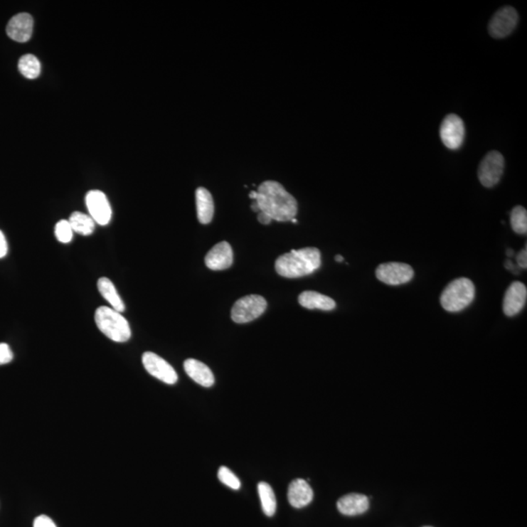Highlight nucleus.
<instances>
[{
	"mask_svg": "<svg viewBox=\"0 0 527 527\" xmlns=\"http://www.w3.org/2000/svg\"><path fill=\"white\" fill-rule=\"evenodd\" d=\"M33 31V19L28 13H20L14 16L8 23L6 28L8 36L21 43L30 41Z\"/></svg>",
	"mask_w": 527,
	"mask_h": 527,
	"instance_id": "ddd939ff",
	"label": "nucleus"
},
{
	"mask_svg": "<svg viewBox=\"0 0 527 527\" xmlns=\"http://www.w3.org/2000/svg\"><path fill=\"white\" fill-rule=\"evenodd\" d=\"M20 73L28 80H35L41 73V64L36 56L31 54L23 55L18 64Z\"/></svg>",
	"mask_w": 527,
	"mask_h": 527,
	"instance_id": "5701e85b",
	"label": "nucleus"
},
{
	"mask_svg": "<svg viewBox=\"0 0 527 527\" xmlns=\"http://www.w3.org/2000/svg\"><path fill=\"white\" fill-rule=\"evenodd\" d=\"M55 235L60 243H69L73 240V230L70 222L67 220H61L55 225Z\"/></svg>",
	"mask_w": 527,
	"mask_h": 527,
	"instance_id": "393cba45",
	"label": "nucleus"
},
{
	"mask_svg": "<svg viewBox=\"0 0 527 527\" xmlns=\"http://www.w3.org/2000/svg\"><path fill=\"white\" fill-rule=\"evenodd\" d=\"M69 222L72 225L73 233L85 235V237L92 235L95 230L96 223L91 218L90 215L81 213V212H73L70 215Z\"/></svg>",
	"mask_w": 527,
	"mask_h": 527,
	"instance_id": "412c9836",
	"label": "nucleus"
},
{
	"mask_svg": "<svg viewBox=\"0 0 527 527\" xmlns=\"http://www.w3.org/2000/svg\"><path fill=\"white\" fill-rule=\"evenodd\" d=\"M476 295V288L472 280L459 277L451 282L440 296V304L445 311L458 313L471 305Z\"/></svg>",
	"mask_w": 527,
	"mask_h": 527,
	"instance_id": "20e7f679",
	"label": "nucleus"
},
{
	"mask_svg": "<svg viewBox=\"0 0 527 527\" xmlns=\"http://www.w3.org/2000/svg\"><path fill=\"white\" fill-rule=\"evenodd\" d=\"M511 225L513 232L518 235H526L527 233V212L523 206L513 207L511 212Z\"/></svg>",
	"mask_w": 527,
	"mask_h": 527,
	"instance_id": "b1692460",
	"label": "nucleus"
},
{
	"mask_svg": "<svg viewBox=\"0 0 527 527\" xmlns=\"http://www.w3.org/2000/svg\"><path fill=\"white\" fill-rule=\"evenodd\" d=\"M287 497L292 507L301 509L313 501L314 491L305 479H297L289 484Z\"/></svg>",
	"mask_w": 527,
	"mask_h": 527,
	"instance_id": "2eb2a0df",
	"label": "nucleus"
},
{
	"mask_svg": "<svg viewBox=\"0 0 527 527\" xmlns=\"http://www.w3.org/2000/svg\"><path fill=\"white\" fill-rule=\"evenodd\" d=\"M443 145L450 149H457L462 146L465 137L463 120L456 115H449L443 119L440 130Z\"/></svg>",
	"mask_w": 527,
	"mask_h": 527,
	"instance_id": "9b49d317",
	"label": "nucleus"
},
{
	"mask_svg": "<svg viewBox=\"0 0 527 527\" xmlns=\"http://www.w3.org/2000/svg\"><path fill=\"white\" fill-rule=\"evenodd\" d=\"M7 252L8 245L6 238H5L4 233L0 230V259L4 258V257L6 256Z\"/></svg>",
	"mask_w": 527,
	"mask_h": 527,
	"instance_id": "c756f323",
	"label": "nucleus"
},
{
	"mask_svg": "<svg viewBox=\"0 0 527 527\" xmlns=\"http://www.w3.org/2000/svg\"><path fill=\"white\" fill-rule=\"evenodd\" d=\"M183 369L190 378L201 386L206 388L213 386L215 382L213 372L206 364L196 359L188 358L183 363Z\"/></svg>",
	"mask_w": 527,
	"mask_h": 527,
	"instance_id": "f3484780",
	"label": "nucleus"
},
{
	"mask_svg": "<svg viewBox=\"0 0 527 527\" xmlns=\"http://www.w3.org/2000/svg\"><path fill=\"white\" fill-rule=\"evenodd\" d=\"M218 478L223 484L227 485L230 489L235 490L240 489L241 484L240 479L227 467L223 466L219 469Z\"/></svg>",
	"mask_w": 527,
	"mask_h": 527,
	"instance_id": "a878e982",
	"label": "nucleus"
},
{
	"mask_svg": "<svg viewBox=\"0 0 527 527\" xmlns=\"http://www.w3.org/2000/svg\"><path fill=\"white\" fill-rule=\"evenodd\" d=\"M337 508L339 512L345 516L363 515L369 509V499L366 495L351 493L340 498Z\"/></svg>",
	"mask_w": 527,
	"mask_h": 527,
	"instance_id": "dca6fc26",
	"label": "nucleus"
},
{
	"mask_svg": "<svg viewBox=\"0 0 527 527\" xmlns=\"http://www.w3.org/2000/svg\"><path fill=\"white\" fill-rule=\"evenodd\" d=\"M233 262V249L227 241L214 246L206 256V265L212 271L229 269Z\"/></svg>",
	"mask_w": 527,
	"mask_h": 527,
	"instance_id": "4468645a",
	"label": "nucleus"
},
{
	"mask_svg": "<svg viewBox=\"0 0 527 527\" xmlns=\"http://www.w3.org/2000/svg\"><path fill=\"white\" fill-rule=\"evenodd\" d=\"M251 208H252V211L254 212H260V207H259L258 203H257L256 201H253L252 206H251Z\"/></svg>",
	"mask_w": 527,
	"mask_h": 527,
	"instance_id": "2f4dec72",
	"label": "nucleus"
},
{
	"mask_svg": "<svg viewBox=\"0 0 527 527\" xmlns=\"http://www.w3.org/2000/svg\"><path fill=\"white\" fill-rule=\"evenodd\" d=\"M518 15L515 8H501L490 20L489 30L490 36L495 38H503L510 36L518 23Z\"/></svg>",
	"mask_w": 527,
	"mask_h": 527,
	"instance_id": "6e6552de",
	"label": "nucleus"
},
{
	"mask_svg": "<svg viewBox=\"0 0 527 527\" xmlns=\"http://www.w3.org/2000/svg\"><path fill=\"white\" fill-rule=\"evenodd\" d=\"M376 277L388 285H400L412 280L414 271L408 264L389 262L377 267Z\"/></svg>",
	"mask_w": 527,
	"mask_h": 527,
	"instance_id": "0eeeda50",
	"label": "nucleus"
},
{
	"mask_svg": "<svg viewBox=\"0 0 527 527\" xmlns=\"http://www.w3.org/2000/svg\"><path fill=\"white\" fill-rule=\"evenodd\" d=\"M335 260L341 263V262L344 261V258H343V257L341 255H336V257H335Z\"/></svg>",
	"mask_w": 527,
	"mask_h": 527,
	"instance_id": "72a5a7b5",
	"label": "nucleus"
},
{
	"mask_svg": "<svg viewBox=\"0 0 527 527\" xmlns=\"http://www.w3.org/2000/svg\"><path fill=\"white\" fill-rule=\"evenodd\" d=\"M425 527H431V526H425Z\"/></svg>",
	"mask_w": 527,
	"mask_h": 527,
	"instance_id": "f704fd0d",
	"label": "nucleus"
},
{
	"mask_svg": "<svg viewBox=\"0 0 527 527\" xmlns=\"http://www.w3.org/2000/svg\"><path fill=\"white\" fill-rule=\"evenodd\" d=\"M257 196H258V193H257V191H251L250 193H249V198L254 199V201H256Z\"/></svg>",
	"mask_w": 527,
	"mask_h": 527,
	"instance_id": "473e14b6",
	"label": "nucleus"
},
{
	"mask_svg": "<svg viewBox=\"0 0 527 527\" xmlns=\"http://www.w3.org/2000/svg\"><path fill=\"white\" fill-rule=\"evenodd\" d=\"M13 353L9 346L5 343H0V366L11 363Z\"/></svg>",
	"mask_w": 527,
	"mask_h": 527,
	"instance_id": "bb28decb",
	"label": "nucleus"
},
{
	"mask_svg": "<svg viewBox=\"0 0 527 527\" xmlns=\"http://www.w3.org/2000/svg\"><path fill=\"white\" fill-rule=\"evenodd\" d=\"M516 262H518V266L521 269H526L527 267V249L526 246L521 251L520 253L516 255Z\"/></svg>",
	"mask_w": 527,
	"mask_h": 527,
	"instance_id": "c85d7f7f",
	"label": "nucleus"
},
{
	"mask_svg": "<svg viewBox=\"0 0 527 527\" xmlns=\"http://www.w3.org/2000/svg\"><path fill=\"white\" fill-rule=\"evenodd\" d=\"M321 266V251L316 247L291 250L289 253L280 256L275 265L277 274L287 279H296L313 274Z\"/></svg>",
	"mask_w": 527,
	"mask_h": 527,
	"instance_id": "f03ea898",
	"label": "nucleus"
},
{
	"mask_svg": "<svg viewBox=\"0 0 527 527\" xmlns=\"http://www.w3.org/2000/svg\"><path fill=\"white\" fill-rule=\"evenodd\" d=\"M259 496H260L262 509L265 515L272 516L277 511V498L271 485L267 482H260L258 484Z\"/></svg>",
	"mask_w": 527,
	"mask_h": 527,
	"instance_id": "4be33fe9",
	"label": "nucleus"
},
{
	"mask_svg": "<svg viewBox=\"0 0 527 527\" xmlns=\"http://www.w3.org/2000/svg\"><path fill=\"white\" fill-rule=\"evenodd\" d=\"M143 366L151 376L161 380L165 384L174 385L178 381V375L165 359L151 351H147L142 356Z\"/></svg>",
	"mask_w": 527,
	"mask_h": 527,
	"instance_id": "1a4fd4ad",
	"label": "nucleus"
},
{
	"mask_svg": "<svg viewBox=\"0 0 527 527\" xmlns=\"http://www.w3.org/2000/svg\"><path fill=\"white\" fill-rule=\"evenodd\" d=\"M196 211L201 224H209L214 216V201L211 193L206 188H198L196 191Z\"/></svg>",
	"mask_w": 527,
	"mask_h": 527,
	"instance_id": "6ab92c4d",
	"label": "nucleus"
},
{
	"mask_svg": "<svg viewBox=\"0 0 527 527\" xmlns=\"http://www.w3.org/2000/svg\"><path fill=\"white\" fill-rule=\"evenodd\" d=\"M298 301L301 306L309 309L329 312L336 308V302L332 298L314 291H305L301 293Z\"/></svg>",
	"mask_w": 527,
	"mask_h": 527,
	"instance_id": "a211bd4d",
	"label": "nucleus"
},
{
	"mask_svg": "<svg viewBox=\"0 0 527 527\" xmlns=\"http://www.w3.org/2000/svg\"><path fill=\"white\" fill-rule=\"evenodd\" d=\"M527 289L523 282H515L509 287L503 302V311L507 316H515L526 307Z\"/></svg>",
	"mask_w": 527,
	"mask_h": 527,
	"instance_id": "f8f14e48",
	"label": "nucleus"
},
{
	"mask_svg": "<svg viewBox=\"0 0 527 527\" xmlns=\"http://www.w3.org/2000/svg\"><path fill=\"white\" fill-rule=\"evenodd\" d=\"M33 527H57L54 521L46 515L38 516L33 521Z\"/></svg>",
	"mask_w": 527,
	"mask_h": 527,
	"instance_id": "cd10ccee",
	"label": "nucleus"
},
{
	"mask_svg": "<svg viewBox=\"0 0 527 527\" xmlns=\"http://www.w3.org/2000/svg\"><path fill=\"white\" fill-rule=\"evenodd\" d=\"M267 309L266 299L260 295H248L238 300L232 309V319L237 324H247L258 319Z\"/></svg>",
	"mask_w": 527,
	"mask_h": 527,
	"instance_id": "39448f33",
	"label": "nucleus"
},
{
	"mask_svg": "<svg viewBox=\"0 0 527 527\" xmlns=\"http://www.w3.org/2000/svg\"><path fill=\"white\" fill-rule=\"evenodd\" d=\"M85 203L89 214L96 224L106 225L111 222L112 211L107 196L101 191H88L85 196Z\"/></svg>",
	"mask_w": 527,
	"mask_h": 527,
	"instance_id": "9d476101",
	"label": "nucleus"
},
{
	"mask_svg": "<svg viewBox=\"0 0 527 527\" xmlns=\"http://www.w3.org/2000/svg\"><path fill=\"white\" fill-rule=\"evenodd\" d=\"M258 220L263 225H269L272 221L271 217L264 213V212H259Z\"/></svg>",
	"mask_w": 527,
	"mask_h": 527,
	"instance_id": "7c9ffc66",
	"label": "nucleus"
},
{
	"mask_svg": "<svg viewBox=\"0 0 527 527\" xmlns=\"http://www.w3.org/2000/svg\"><path fill=\"white\" fill-rule=\"evenodd\" d=\"M257 193L256 201L260 207V212L269 215L272 220L288 222L297 215V201L282 183L266 181L259 186Z\"/></svg>",
	"mask_w": 527,
	"mask_h": 527,
	"instance_id": "f257e3e1",
	"label": "nucleus"
},
{
	"mask_svg": "<svg viewBox=\"0 0 527 527\" xmlns=\"http://www.w3.org/2000/svg\"><path fill=\"white\" fill-rule=\"evenodd\" d=\"M95 322L100 331L117 343L127 342L131 338L129 322L122 313L109 307H100L95 312Z\"/></svg>",
	"mask_w": 527,
	"mask_h": 527,
	"instance_id": "7ed1b4c3",
	"label": "nucleus"
},
{
	"mask_svg": "<svg viewBox=\"0 0 527 527\" xmlns=\"http://www.w3.org/2000/svg\"><path fill=\"white\" fill-rule=\"evenodd\" d=\"M505 169V159L497 151L487 154L479 166V179L485 188H492L499 183Z\"/></svg>",
	"mask_w": 527,
	"mask_h": 527,
	"instance_id": "423d86ee",
	"label": "nucleus"
},
{
	"mask_svg": "<svg viewBox=\"0 0 527 527\" xmlns=\"http://www.w3.org/2000/svg\"><path fill=\"white\" fill-rule=\"evenodd\" d=\"M97 285H98L99 292L103 296L105 300L110 303L112 309L119 312V313L125 311L124 303H123L122 299L120 298L119 292H117V288H115L111 280L107 279V277H101Z\"/></svg>",
	"mask_w": 527,
	"mask_h": 527,
	"instance_id": "aec40b11",
	"label": "nucleus"
}]
</instances>
